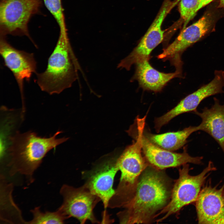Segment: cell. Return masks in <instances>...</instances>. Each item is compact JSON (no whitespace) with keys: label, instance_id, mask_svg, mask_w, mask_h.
Wrapping results in <instances>:
<instances>
[{"label":"cell","instance_id":"6da1fadb","mask_svg":"<svg viewBox=\"0 0 224 224\" xmlns=\"http://www.w3.org/2000/svg\"><path fill=\"white\" fill-rule=\"evenodd\" d=\"M141 175L134 194L118 216L121 223H148L168 203L171 193L164 175L148 167Z\"/></svg>","mask_w":224,"mask_h":224},{"label":"cell","instance_id":"7a4b0ae2","mask_svg":"<svg viewBox=\"0 0 224 224\" xmlns=\"http://www.w3.org/2000/svg\"><path fill=\"white\" fill-rule=\"evenodd\" d=\"M62 132L58 131L48 137L39 136L32 131L17 133L6 157L10 175L21 174L30 183L33 182L34 173L47 154L68 139L65 137L57 138Z\"/></svg>","mask_w":224,"mask_h":224},{"label":"cell","instance_id":"3957f363","mask_svg":"<svg viewBox=\"0 0 224 224\" xmlns=\"http://www.w3.org/2000/svg\"><path fill=\"white\" fill-rule=\"evenodd\" d=\"M77 66L67 33H59L46 69L37 75V83L43 91L59 94L71 87L77 79Z\"/></svg>","mask_w":224,"mask_h":224},{"label":"cell","instance_id":"277c9868","mask_svg":"<svg viewBox=\"0 0 224 224\" xmlns=\"http://www.w3.org/2000/svg\"><path fill=\"white\" fill-rule=\"evenodd\" d=\"M138 132L136 141L127 147L118 157L117 163L121 176L114 194L109 202V208L124 207L133 196L141 175L149 166L142 154V130L138 129Z\"/></svg>","mask_w":224,"mask_h":224},{"label":"cell","instance_id":"5b68a950","mask_svg":"<svg viewBox=\"0 0 224 224\" xmlns=\"http://www.w3.org/2000/svg\"><path fill=\"white\" fill-rule=\"evenodd\" d=\"M188 164L182 165L179 170V177L172 190L170 202L155 217L164 214L163 217L157 221L160 222L170 215L178 212L184 206L196 201L201 188L211 173L216 170L212 162L199 174L191 175Z\"/></svg>","mask_w":224,"mask_h":224},{"label":"cell","instance_id":"8992f818","mask_svg":"<svg viewBox=\"0 0 224 224\" xmlns=\"http://www.w3.org/2000/svg\"><path fill=\"white\" fill-rule=\"evenodd\" d=\"M40 0H1V35H26L30 38L28 23L40 5Z\"/></svg>","mask_w":224,"mask_h":224},{"label":"cell","instance_id":"52a82bcc","mask_svg":"<svg viewBox=\"0 0 224 224\" xmlns=\"http://www.w3.org/2000/svg\"><path fill=\"white\" fill-rule=\"evenodd\" d=\"M60 193L63 202L58 209L67 219L74 217L82 224L87 221L92 223L99 222L94 215L93 210L101 200L84 184L78 188L64 184L60 189Z\"/></svg>","mask_w":224,"mask_h":224},{"label":"cell","instance_id":"ba28073f","mask_svg":"<svg viewBox=\"0 0 224 224\" xmlns=\"http://www.w3.org/2000/svg\"><path fill=\"white\" fill-rule=\"evenodd\" d=\"M117 156L106 158L89 170L82 172L84 184L102 201L105 209L114 195L113 185L115 176L119 170Z\"/></svg>","mask_w":224,"mask_h":224},{"label":"cell","instance_id":"9c48e42d","mask_svg":"<svg viewBox=\"0 0 224 224\" xmlns=\"http://www.w3.org/2000/svg\"><path fill=\"white\" fill-rule=\"evenodd\" d=\"M224 71L215 70L214 77L208 84L200 87L196 91L188 95L173 108L155 120V128L158 132L161 128L171 120L181 114L197 110L201 101L211 96L224 92Z\"/></svg>","mask_w":224,"mask_h":224},{"label":"cell","instance_id":"30bf717a","mask_svg":"<svg viewBox=\"0 0 224 224\" xmlns=\"http://www.w3.org/2000/svg\"><path fill=\"white\" fill-rule=\"evenodd\" d=\"M169 3L165 2L154 20L138 45L126 57L122 60L118 68L130 69L134 64L145 59H148L152 50L163 40L165 31L162 24L166 16L173 9Z\"/></svg>","mask_w":224,"mask_h":224},{"label":"cell","instance_id":"8fae6325","mask_svg":"<svg viewBox=\"0 0 224 224\" xmlns=\"http://www.w3.org/2000/svg\"><path fill=\"white\" fill-rule=\"evenodd\" d=\"M0 53L5 65L13 73L20 91L22 106L25 107L23 82H29L31 75L36 72V62L33 53L16 49L0 35Z\"/></svg>","mask_w":224,"mask_h":224},{"label":"cell","instance_id":"7c38bea8","mask_svg":"<svg viewBox=\"0 0 224 224\" xmlns=\"http://www.w3.org/2000/svg\"><path fill=\"white\" fill-rule=\"evenodd\" d=\"M198 223L224 224V184H208L201 189L195 201Z\"/></svg>","mask_w":224,"mask_h":224},{"label":"cell","instance_id":"4fadbf2b","mask_svg":"<svg viewBox=\"0 0 224 224\" xmlns=\"http://www.w3.org/2000/svg\"><path fill=\"white\" fill-rule=\"evenodd\" d=\"M141 134L142 151L148 164L157 169L175 167L189 163L200 164L203 157L190 156L184 149L181 153L173 152L162 148L150 142L143 134Z\"/></svg>","mask_w":224,"mask_h":224},{"label":"cell","instance_id":"5bb4252c","mask_svg":"<svg viewBox=\"0 0 224 224\" xmlns=\"http://www.w3.org/2000/svg\"><path fill=\"white\" fill-rule=\"evenodd\" d=\"M212 23V15L206 13L195 23L183 28L175 40L158 55V58H164L179 55L206 35L210 30Z\"/></svg>","mask_w":224,"mask_h":224},{"label":"cell","instance_id":"9a60e30c","mask_svg":"<svg viewBox=\"0 0 224 224\" xmlns=\"http://www.w3.org/2000/svg\"><path fill=\"white\" fill-rule=\"evenodd\" d=\"M214 103L210 108L204 107L202 112L194 113L201 118L202 121L197 126L198 131L207 133L218 143L224 153V104L214 98Z\"/></svg>","mask_w":224,"mask_h":224},{"label":"cell","instance_id":"2e32d148","mask_svg":"<svg viewBox=\"0 0 224 224\" xmlns=\"http://www.w3.org/2000/svg\"><path fill=\"white\" fill-rule=\"evenodd\" d=\"M1 160L5 158L12 140L19 130L25 116L21 108L9 109L4 105L0 110Z\"/></svg>","mask_w":224,"mask_h":224},{"label":"cell","instance_id":"e0dca14e","mask_svg":"<svg viewBox=\"0 0 224 224\" xmlns=\"http://www.w3.org/2000/svg\"><path fill=\"white\" fill-rule=\"evenodd\" d=\"M148 59L143 60L136 64V70L133 77L144 90L159 91L179 73L177 71L167 73L159 72L151 66Z\"/></svg>","mask_w":224,"mask_h":224},{"label":"cell","instance_id":"ac0fdd59","mask_svg":"<svg viewBox=\"0 0 224 224\" xmlns=\"http://www.w3.org/2000/svg\"><path fill=\"white\" fill-rule=\"evenodd\" d=\"M198 131L197 126H190L182 130L160 134H154L145 130L143 134L152 142L157 146L170 151L177 150L187 142L189 137Z\"/></svg>","mask_w":224,"mask_h":224},{"label":"cell","instance_id":"d6986e66","mask_svg":"<svg viewBox=\"0 0 224 224\" xmlns=\"http://www.w3.org/2000/svg\"><path fill=\"white\" fill-rule=\"evenodd\" d=\"M1 189L2 190V216L3 222L15 223H27L23 218L21 211L14 203L12 197V185L6 182L1 175Z\"/></svg>","mask_w":224,"mask_h":224},{"label":"cell","instance_id":"ffe728a7","mask_svg":"<svg viewBox=\"0 0 224 224\" xmlns=\"http://www.w3.org/2000/svg\"><path fill=\"white\" fill-rule=\"evenodd\" d=\"M31 220L28 224H63L67 218L58 209L55 212H42L40 207H36L31 210Z\"/></svg>","mask_w":224,"mask_h":224},{"label":"cell","instance_id":"44dd1931","mask_svg":"<svg viewBox=\"0 0 224 224\" xmlns=\"http://www.w3.org/2000/svg\"><path fill=\"white\" fill-rule=\"evenodd\" d=\"M179 10L181 17L184 21V28L199 10L200 0H180Z\"/></svg>","mask_w":224,"mask_h":224},{"label":"cell","instance_id":"7402d4cb","mask_svg":"<svg viewBox=\"0 0 224 224\" xmlns=\"http://www.w3.org/2000/svg\"><path fill=\"white\" fill-rule=\"evenodd\" d=\"M47 8L56 20L60 32H67L61 0H43Z\"/></svg>","mask_w":224,"mask_h":224},{"label":"cell","instance_id":"603a6c76","mask_svg":"<svg viewBox=\"0 0 224 224\" xmlns=\"http://www.w3.org/2000/svg\"><path fill=\"white\" fill-rule=\"evenodd\" d=\"M213 0H200V4L199 7V9L208 5Z\"/></svg>","mask_w":224,"mask_h":224},{"label":"cell","instance_id":"cb8c5ba5","mask_svg":"<svg viewBox=\"0 0 224 224\" xmlns=\"http://www.w3.org/2000/svg\"><path fill=\"white\" fill-rule=\"evenodd\" d=\"M218 7H224V0H219Z\"/></svg>","mask_w":224,"mask_h":224}]
</instances>
